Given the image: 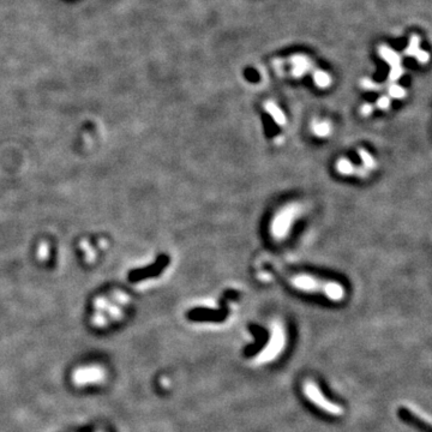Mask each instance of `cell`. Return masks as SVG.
Instances as JSON below:
<instances>
[{
	"label": "cell",
	"instance_id": "ba28073f",
	"mask_svg": "<svg viewBox=\"0 0 432 432\" xmlns=\"http://www.w3.org/2000/svg\"><path fill=\"white\" fill-rule=\"evenodd\" d=\"M264 108H265V111L270 114L271 118L275 120L277 124L279 125L286 124V116H285V113L282 112V109L280 108L279 106H276L275 103L270 102V101H269V102H265Z\"/></svg>",
	"mask_w": 432,
	"mask_h": 432
},
{
	"label": "cell",
	"instance_id": "e0dca14e",
	"mask_svg": "<svg viewBox=\"0 0 432 432\" xmlns=\"http://www.w3.org/2000/svg\"><path fill=\"white\" fill-rule=\"evenodd\" d=\"M371 111H372V106L370 105H365L364 107H362V113L364 114H369Z\"/></svg>",
	"mask_w": 432,
	"mask_h": 432
},
{
	"label": "cell",
	"instance_id": "52a82bcc",
	"mask_svg": "<svg viewBox=\"0 0 432 432\" xmlns=\"http://www.w3.org/2000/svg\"><path fill=\"white\" fill-rule=\"evenodd\" d=\"M290 64L293 65L292 72L295 77H299L301 74H304L309 70V68H310V61H309L308 58L303 57V55H294V57H292Z\"/></svg>",
	"mask_w": 432,
	"mask_h": 432
},
{
	"label": "cell",
	"instance_id": "8fae6325",
	"mask_svg": "<svg viewBox=\"0 0 432 432\" xmlns=\"http://www.w3.org/2000/svg\"><path fill=\"white\" fill-rule=\"evenodd\" d=\"M336 169L341 173V174H352V173L356 170L353 165L351 161H348L347 159H340L336 164Z\"/></svg>",
	"mask_w": 432,
	"mask_h": 432
},
{
	"label": "cell",
	"instance_id": "30bf717a",
	"mask_svg": "<svg viewBox=\"0 0 432 432\" xmlns=\"http://www.w3.org/2000/svg\"><path fill=\"white\" fill-rule=\"evenodd\" d=\"M313 81L316 85H318L319 88H328L332 83V78H330L329 74L327 72L322 70H317L313 73Z\"/></svg>",
	"mask_w": 432,
	"mask_h": 432
},
{
	"label": "cell",
	"instance_id": "9a60e30c",
	"mask_svg": "<svg viewBox=\"0 0 432 432\" xmlns=\"http://www.w3.org/2000/svg\"><path fill=\"white\" fill-rule=\"evenodd\" d=\"M377 106H378V108H381V109H388L389 106H390V102H389V98L385 97V96L381 97L380 100L377 101Z\"/></svg>",
	"mask_w": 432,
	"mask_h": 432
},
{
	"label": "cell",
	"instance_id": "5b68a950",
	"mask_svg": "<svg viewBox=\"0 0 432 432\" xmlns=\"http://www.w3.org/2000/svg\"><path fill=\"white\" fill-rule=\"evenodd\" d=\"M292 284L293 286L297 287L298 289L305 290V292H314V290L321 288V284H319L314 277L306 275V274H301V275H297L293 277Z\"/></svg>",
	"mask_w": 432,
	"mask_h": 432
},
{
	"label": "cell",
	"instance_id": "5bb4252c",
	"mask_svg": "<svg viewBox=\"0 0 432 432\" xmlns=\"http://www.w3.org/2000/svg\"><path fill=\"white\" fill-rule=\"evenodd\" d=\"M418 44H419V40H418V37H412V40H410V45L406 49V54H408V55L417 54L418 50H419L418 49Z\"/></svg>",
	"mask_w": 432,
	"mask_h": 432
},
{
	"label": "cell",
	"instance_id": "4fadbf2b",
	"mask_svg": "<svg viewBox=\"0 0 432 432\" xmlns=\"http://www.w3.org/2000/svg\"><path fill=\"white\" fill-rule=\"evenodd\" d=\"M389 94H390L391 97L394 98H402L405 97V95H406V92H405L404 88H401L400 85H393V87L389 89Z\"/></svg>",
	"mask_w": 432,
	"mask_h": 432
},
{
	"label": "cell",
	"instance_id": "7a4b0ae2",
	"mask_svg": "<svg viewBox=\"0 0 432 432\" xmlns=\"http://www.w3.org/2000/svg\"><path fill=\"white\" fill-rule=\"evenodd\" d=\"M304 394L306 397L311 400L317 407L321 408L324 412H328L332 415H341L342 414V408L338 405L334 404V402L329 401L328 399H325L323 393L319 390L318 386L316 385L313 382H306L304 384Z\"/></svg>",
	"mask_w": 432,
	"mask_h": 432
},
{
	"label": "cell",
	"instance_id": "9c48e42d",
	"mask_svg": "<svg viewBox=\"0 0 432 432\" xmlns=\"http://www.w3.org/2000/svg\"><path fill=\"white\" fill-rule=\"evenodd\" d=\"M312 131L318 137H327V136L330 135L332 126L327 121H314L312 124Z\"/></svg>",
	"mask_w": 432,
	"mask_h": 432
},
{
	"label": "cell",
	"instance_id": "6da1fadb",
	"mask_svg": "<svg viewBox=\"0 0 432 432\" xmlns=\"http://www.w3.org/2000/svg\"><path fill=\"white\" fill-rule=\"evenodd\" d=\"M299 214V207L297 204H289L280 210L274 216L273 222H271V234L274 238L282 239L287 236L294 222L295 217Z\"/></svg>",
	"mask_w": 432,
	"mask_h": 432
},
{
	"label": "cell",
	"instance_id": "277c9868",
	"mask_svg": "<svg viewBox=\"0 0 432 432\" xmlns=\"http://www.w3.org/2000/svg\"><path fill=\"white\" fill-rule=\"evenodd\" d=\"M380 53L383 57V59H385L391 65L390 79L399 78V77L402 74V72H404V70H402L401 66H400V58L397 57L396 53L389 49L388 47H381Z\"/></svg>",
	"mask_w": 432,
	"mask_h": 432
},
{
	"label": "cell",
	"instance_id": "8992f818",
	"mask_svg": "<svg viewBox=\"0 0 432 432\" xmlns=\"http://www.w3.org/2000/svg\"><path fill=\"white\" fill-rule=\"evenodd\" d=\"M322 288H323L324 294L327 295L330 300H335V301L341 300L343 298V295H345L343 287L341 286L340 284H337V282H333V281L327 282V284H324L323 286H322Z\"/></svg>",
	"mask_w": 432,
	"mask_h": 432
},
{
	"label": "cell",
	"instance_id": "3957f363",
	"mask_svg": "<svg viewBox=\"0 0 432 432\" xmlns=\"http://www.w3.org/2000/svg\"><path fill=\"white\" fill-rule=\"evenodd\" d=\"M285 347V332L284 328L279 323H274L273 330H271V337L268 346L263 349L262 353L258 357V362H265L273 360L277 354L281 353Z\"/></svg>",
	"mask_w": 432,
	"mask_h": 432
},
{
	"label": "cell",
	"instance_id": "2e32d148",
	"mask_svg": "<svg viewBox=\"0 0 432 432\" xmlns=\"http://www.w3.org/2000/svg\"><path fill=\"white\" fill-rule=\"evenodd\" d=\"M415 55H417V59L420 63H428L429 61V54L426 52H424V50H418V53Z\"/></svg>",
	"mask_w": 432,
	"mask_h": 432
},
{
	"label": "cell",
	"instance_id": "7c38bea8",
	"mask_svg": "<svg viewBox=\"0 0 432 432\" xmlns=\"http://www.w3.org/2000/svg\"><path fill=\"white\" fill-rule=\"evenodd\" d=\"M359 156L360 159H361L362 165H364L365 168H367V169H373V168L376 167L375 159H373L371 154L367 153L366 150H364V149H359Z\"/></svg>",
	"mask_w": 432,
	"mask_h": 432
}]
</instances>
